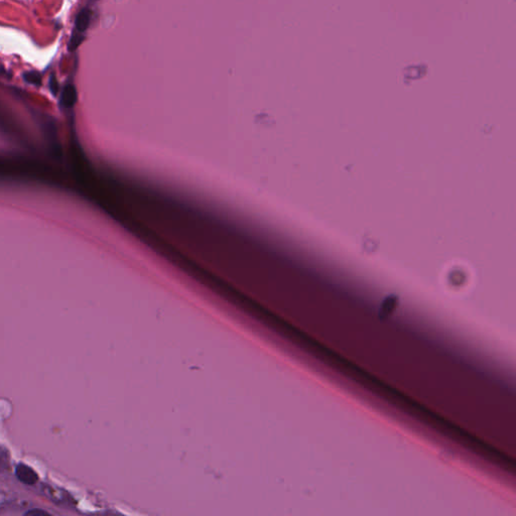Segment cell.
Listing matches in <instances>:
<instances>
[{"mask_svg":"<svg viewBox=\"0 0 516 516\" xmlns=\"http://www.w3.org/2000/svg\"><path fill=\"white\" fill-rule=\"evenodd\" d=\"M15 474L18 480L26 485H33L39 480L38 474L31 468L23 464H19L16 467Z\"/></svg>","mask_w":516,"mask_h":516,"instance_id":"obj_1","label":"cell"},{"mask_svg":"<svg viewBox=\"0 0 516 516\" xmlns=\"http://www.w3.org/2000/svg\"><path fill=\"white\" fill-rule=\"evenodd\" d=\"M77 101V91L74 85H67L61 96V104L65 108H72Z\"/></svg>","mask_w":516,"mask_h":516,"instance_id":"obj_2","label":"cell"},{"mask_svg":"<svg viewBox=\"0 0 516 516\" xmlns=\"http://www.w3.org/2000/svg\"><path fill=\"white\" fill-rule=\"evenodd\" d=\"M91 15H92V12L86 8L81 10L80 13L78 14L75 24H76V28L80 32H83L88 28V26L90 24V20H91Z\"/></svg>","mask_w":516,"mask_h":516,"instance_id":"obj_3","label":"cell"},{"mask_svg":"<svg viewBox=\"0 0 516 516\" xmlns=\"http://www.w3.org/2000/svg\"><path fill=\"white\" fill-rule=\"evenodd\" d=\"M24 80L29 83V84H32L35 86H41L42 85V77L41 75L37 72H28L26 74H24L23 76Z\"/></svg>","mask_w":516,"mask_h":516,"instance_id":"obj_4","label":"cell"},{"mask_svg":"<svg viewBox=\"0 0 516 516\" xmlns=\"http://www.w3.org/2000/svg\"><path fill=\"white\" fill-rule=\"evenodd\" d=\"M84 38L80 33H75L69 43V51H75L83 42Z\"/></svg>","mask_w":516,"mask_h":516,"instance_id":"obj_5","label":"cell"},{"mask_svg":"<svg viewBox=\"0 0 516 516\" xmlns=\"http://www.w3.org/2000/svg\"><path fill=\"white\" fill-rule=\"evenodd\" d=\"M50 90L54 95H57L59 92V83L54 75H52L50 78Z\"/></svg>","mask_w":516,"mask_h":516,"instance_id":"obj_6","label":"cell"},{"mask_svg":"<svg viewBox=\"0 0 516 516\" xmlns=\"http://www.w3.org/2000/svg\"><path fill=\"white\" fill-rule=\"evenodd\" d=\"M25 515H48V513L46 511H42V510H31V511L26 512Z\"/></svg>","mask_w":516,"mask_h":516,"instance_id":"obj_7","label":"cell"}]
</instances>
